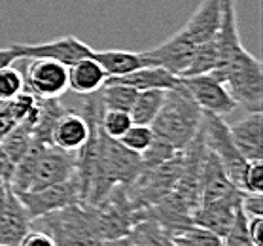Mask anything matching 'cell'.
I'll use <instances>...</instances> for the list:
<instances>
[{"instance_id": "cell-1", "label": "cell", "mask_w": 263, "mask_h": 246, "mask_svg": "<svg viewBox=\"0 0 263 246\" xmlns=\"http://www.w3.org/2000/svg\"><path fill=\"white\" fill-rule=\"evenodd\" d=\"M221 23V0H203L190 15L182 29L159 44L157 48L144 51L152 65L161 66L182 78L192 63L195 49L216 36Z\"/></svg>"}, {"instance_id": "cell-2", "label": "cell", "mask_w": 263, "mask_h": 246, "mask_svg": "<svg viewBox=\"0 0 263 246\" xmlns=\"http://www.w3.org/2000/svg\"><path fill=\"white\" fill-rule=\"evenodd\" d=\"M76 174V154L63 152L53 144L32 140L29 152L21 157L10 182L13 193L36 192L55 186Z\"/></svg>"}, {"instance_id": "cell-3", "label": "cell", "mask_w": 263, "mask_h": 246, "mask_svg": "<svg viewBox=\"0 0 263 246\" xmlns=\"http://www.w3.org/2000/svg\"><path fill=\"white\" fill-rule=\"evenodd\" d=\"M201 121L203 110L180 82V85L165 93L161 110L149 127L156 137H161L174 150L180 152L195 138L201 129Z\"/></svg>"}, {"instance_id": "cell-4", "label": "cell", "mask_w": 263, "mask_h": 246, "mask_svg": "<svg viewBox=\"0 0 263 246\" xmlns=\"http://www.w3.org/2000/svg\"><path fill=\"white\" fill-rule=\"evenodd\" d=\"M212 74L228 87L229 95L233 97V101L237 104H242L248 112H261V61L248 53L245 48H239L221 61V65Z\"/></svg>"}, {"instance_id": "cell-5", "label": "cell", "mask_w": 263, "mask_h": 246, "mask_svg": "<svg viewBox=\"0 0 263 246\" xmlns=\"http://www.w3.org/2000/svg\"><path fill=\"white\" fill-rule=\"evenodd\" d=\"M184 167V152H176V156L157 167L142 168L137 178L125 187L127 199L135 210H144L157 204L173 192Z\"/></svg>"}, {"instance_id": "cell-6", "label": "cell", "mask_w": 263, "mask_h": 246, "mask_svg": "<svg viewBox=\"0 0 263 246\" xmlns=\"http://www.w3.org/2000/svg\"><path fill=\"white\" fill-rule=\"evenodd\" d=\"M201 133H203V140L206 150H210L220 159L228 176L231 178V182L239 187L240 174H242V171L246 167V159L235 148L231 133H229V125L223 121L221 116L203 112Z\"/></svg>"}, {"instance_id": "cell-7", "label": "cell", "mask_w": 263, "mask_h": 246, "mask_svg": "<svg viewBox=\"0 0 263 246\" xmlns=\"http://www.w3.org/2000/svg\"><path fill=\"white\" fill-rule=\"evenodd\" d=\"M25 210L29 212L30 220L34 222L38 218L48 216L57 210H65L74 204H82V193H80V182L76 174L65 182H59L55 186L36 190V192L15 193Z\"/></svg>"}, {"instance_id": "cell-8", "label": "cell", "mask_w": 263, "mask_h": 246, "mask_svg": "<svg viewBox=\"0 0 263 246\" xmlns=\"http://www.w3.org/2000/svg\"><path fill=\"white\" fill-rule=\"evenodd\" d=\"M12 48L15 49L17 59H51L65 66H70L76 61L91 57V51H93L91 46L70 34L40 44H12Z\"/></svg>"}, {"instance_id": "cell-9", "label": "cell", "mask_w": 263, "mask_h": 246, "mask_svg": "<svg viewBox=\"0 0 263 246\" xmlns=\"http://www.w3.org/2000/svg\"><path fill=\"white\" fill-rule=\"evenodd\" d=\"M25 89L36 99H59L68 89V66L51 59H30Z\"/></svg>"}, {"instance_id": "cell-10", "label": "cell", "mask_w": 263, "mask_h": 246, "mask_svg": "<svg viewBox=\"0 0 263 246\" xmlns=\"http://www.w3.org/2000/svg\"><path fill=\"white\" fill-rule=\"evenodd\" d=\"M182 84L203 112L223 118L237 108V102L229 95L228 87L212 72L199 74V76H185V78H182Z\"/></svg>"}, {"instance_id": "cell-11", "label": "cell", "mask_w": 263, "mask_h": 246, "mask_svg": "<svg viewBox=\"0 0 263 246\" xmlns=\"http://www.w3.org/2000/svg\"><path fill=\"white\" fill-rule=\"evenodd\" d=\"M240 197H242V192L237 190L229 193L228 197L210 201V203H201L192 214V223L209 229L223 239L231 231L237 220V214L240 210Z\"/></svg>"}, {"instance_id": "cell-12", "label": "cell", "mask_w": 263, "mask_h": 246, "mask_svg": "<svg viewBox=\"0 0 263 246\" xmlns=\"http://www.w3.org/2000/svg\"><path fill=\"white\" fill-rule=\"evenodd\" d=\"M263 116L261 112H248L246 118L229 125L235 148L246 161H263Z\"/></svg>"}, {"instance_id": "cell-13", "label": "cell", "mask_w": 263, "mask_h": 246, "mask_svg": "<svg viewBox=\"0 0 263 246\" xmlns=\"http://www.w3.org/2000/svg\"><path fill=\"white\" fill-rule=\"evenodd\" d=\"M237 190L239 187L231 182L220 159L210 150L204 152L203 165H201V203H210V201L228 197L229 193Z\"/></svg>"}, {"instance_id": "cell-14", "label": "cell", "mask_w": 263, "mask_h": 246, "mask_svg": "<svg viewBox=\"0 0 263 246\" xmlns=\"http://www.w3.org/2000/svg\"><path fill=\"white\" fill-rule=\"evenodd\" d=\"M32 220L21 201L13 192L8 195L6 204L0 209V246H17L27 231H30Z\"/></svg>"}, {"instance_id": "cell-15", "label": "cell", "mask_w": 263, "mask_h": 246, "mask_svg": "<svg viewBox=\"0 0 263 246\" xmlns=\"http://www.w3.org/2000/svg\"><path fill=\"white\" fill-rule=\"evenodd\" d=\"M91 57L104 68L108 78H120L144 66H154L146 59L144 51H123V49H93Z\"/></svg>"}, {"instance_id": "cell-16", "label": "cell", "mask_w": 263, "mask_h": 246, "mask_svg": "<svg viewBox=\"0 0 263 246\" xmlns=\"http://www.w3.org/2000/svg\"><path fill=\"white\" fill-rule=\"evenodd\" d=\"M106 80L108 74L93 57L80 59L68 66V89L78 93L80 97L101 91Z\"/></svg>"}, {"instance_id": "cell-17", "label": "cell", "mask_w": 263, "mask_h": 246, "mask_svg": "<svg viewBox=\"0 0 263 246\" xmlns=\"http://www.w3.org/2000/svg\"><path fill=\"white\" fill-rule=\"evenodd\" d=\"M106 82H118V84L129 85L135 91H152V89H173L176 85H180L182 78L176 74L168 72L161 66H144L138 68L135 72L120 76V78H108Z\"/></svg>"}, {"instance_id": "cell-18", "label": "cell", "mask_w": 263, "mask_h": 246, "mask_svg": "<svg viewBox=\"0 0 263 246\" xmlns=\"http://www.w3.org/2000/svg\"><path fill=\"white\" fill-rule=\"evenodd\" d=\"M66 112L65 104L59 99H38L34 125H32V138L42 144H51V135L59 118Z\"/></svg>"}, {"instance_id": "cell-19", "label": "cell", "mask_w": 263, "mask_h": 246, "mask_svg": "<svg viewBox=\"0 0 263 246\" xmlns=\"http://www.w3.org/2000/svg\"><path fill=\"white\" fill-rule=\"evenodd\" d=\"M165 89H152V91H140L135 99V104L131 108V120L135 125H146L149 127L159 114V110L165 101Z\"/></svg>"}, {"instance_id": "cell-20", "label": "cell", "mask_w": 263, "mask_h": 246, "mask_svg": "<svg viewBox=\"0 0 263 246\" xmlns=\"http://www.w3.org/2000/svg\"><path fill=\"white\" fill-rule=\"evenodd\" d=\"M101 102L104 110H112V112H131L135 99H137L138 91H135L129 85L118 84V82H106L99 91Z\"/></svg>"}, {"instance_id": "cell-21", "label": "cell", "mask_w": 263, "mask_h": 246, "mask_svg": "<svg viewBox=\"0 0 263 246\" xmlns=\"http://www.w3.org/2000/svg\"><path fill=\"white\" fill-rule=\"evenodd\" d=\"M174 246H223V239L220 235L212 233L209 229L199 225H187L184 229H178L171 233Z\"/></svg>"}, {"instance_id": "cell-22", "label": "cell", "mask_w": 263, "mask_h": 246, "mask_svg": "<svg viewBox=\"0 0 263 246\" xmlns=\"http://www.w3.org/2000/svg\"><path fill=\"white\" fill-rule=\"evenodd\" d=\"M131 235L138 246H174L171 233L152 220H142L133 225Z\"/></svg>"}, {"instance_id": "cell-23", "label": "cell", "mask_w": 263, "mask_h": 246, "mask_svg": "<svg viewBox=\"0 0 263 246\" xmlns=\"http://www.w3.org/2000/svg\"><path fill=\"white\" fill-rule=\"evenodd\" d=\"M176 152H178V150H174V148L168 144L167 140H163L161 137H156V135H154V140H152V144H149L148 148H146V150L140 154L144 168L157 167V165H161V163L168 161L171 157L176 156Z\"/></svg>"}, {"instance_id": "cell-24", "label": "cell", "mask_w": 263, "mask_h": 246, "mask_svg": "<svg viewBox=\"0 0 263 246\" xmlns=\"http://www.w3.org/2000/svg\"><path fill=\"white\" fill-rule=\"evenodd\" d=\"M25 89V76L13 66L0 70V101H12Z\"/></svg>"}, {"instance_id": "cell-25", "label": "cell", "mask_w": 263, "mask_h": 246, "mask_svg": "<svg viewBox=\"0 0 263 246\" xmlns=\"http://www.w3.org/2000/svg\"><path fill=\"white\" fill-rule=\"evenodd\" d=\"M118 140L125 146L127 150L142 154V152L152 144V140H154V131H152V127L135 125V123H133V125L127 129L125 135H123L121 138H118Z\"/></svg>"}, {"instance_id": "cell-26", "label": "cell", "mask_w": 263, "mask_h": 246, "mask_svg": "<svg viewBox=\"0 0 263 246\" xmlns=\"http://www.w3.org/2000/svg\"><path fill=\"white\" fill-rule=\"evenodd\" d=\"M133 125L131 114L129 112H112V110H104L101 118V129L106 133L108 137L121 138L127 133V129Z\"/></svg>"}, {"instance_id": "cell-27", "label": "cell", "mask_w": 263, "mask_h": 246, "mask_svg": "<svg viewBox=\"0 0 263 246\" xmlns=\"http://www.w3.org/2000/svg\"><path fill=\"white\" fill-rule=\"evenodd\" d=\"M239 190L242 193H263V161H246Z\"/></svg>"}, {"instance_id": "cell-28", "label": "cell", "mask_w": 263, "mask_h": 246, "mask_svg": "<svg viewBox=\"0 0 263 246\" xmlns=\"http://www.w3.org/2000/svg\"><path fill=\"white\" fill-rule=\"evenodd\" d=\"M36 106H38V99L27 89L21 91L17 97H13L12 101H8V108H10V114L15 120V123L27 120L36 110Z\"/></svg>"}, {"instance_id": "cell-29", "label": "cell", "mask_w": 263, "mask_h": 246, "mask_svg": "<svg viewBox=\"0 0 263 246\" xmlns=\"http://www.w3.org/2000/svg\"><path fill=\"white\" fill-rule=\"evenodd\" d=\"M223 246H254L246 235V214L239 210L233 228L223 237Z\"/></svg>"}, {"instance_id": "cell-30", "label": "cell", "mask_w": 263, "mask_h": 246, "mask_svg": "<svg viewBox=\"0 0 263 246\" xmlns=\"http://www.w3.org/2000/svg\"><path fill=\"white\" fill-rule=\"evenodd\" d=\"M240 210L246 214V218L263 216V195L261 193H242Z\"/></svg>"}, {"instance_id": "cell-31", "label": "cell", "mask_w": 263, "mask_h": 246, "mask_svg": "<svg viewBox=\"0 0 263 246\" xmlns=\"http://www.w3.org/2000/svg\"><path fill=\"white\" fill-rule=\"evenodd\" d=\"M17 246H57V242L48 231H27Z\"/></svg>"}, {"instance_id": "cell-32", "label": "cell", "mask_w": 263, "mask_h": 246, "mask_svg": "<svg viewBox=\"0 0 263 246\" xmlns=\"http://www.w3.org/2000/svg\"><path fill=\"white\" fill-rule=\"evenodd\" d=\"M246 235L254 246H263V216L246 218Z\"/></svg>"}, {"instance_id": "cell-33", "label": "cell", "mask_w": 263, "mask_h": 246, "mask_svg": "<svg viewBox=\"0 0 263 246\" xmlns=\"http://www.w3.org/2000/svg\"><path fill=\"white\" fill-rule=\"evenodd\" d=\"M15 163L12 161V157L8 156L6 152L0 148V180L10 186V182L13 178V173H15Z\"/></svg>"}, {"instance_id": "cell-34", "label": "cell", "mask_w": 263, "mask_h": 246, "mask_svg": "<svg viewBox=\"0 0 263 246\" xmlns=\"http://www.w3.org/2000/svg\"><path fill=\"white\" fill-rule=\"evenodd\" d=\"M15 125H17V123H15V120H13L12 114H10L8 102L0 101V140L6 137Z\"/></svg>"}, {"instance_id": "cell-35", "label": "cell", "mask_w": 263, "mask_h": 246, "mask_svg": "<svg viewBox=\"0 0 263 246\" xmlns=\"http://www.w3.org/2000/svg\"><path fill=\"white\" fill-rule=\"evenodd\" d=\"M13 61H19V59H17L15 49H13L12 46H8V48H0V70H2V68H6V66H12Z\"/></svg>"}, {"instance_id": "cell-36", "label": "cell", "mask_w": 263, "mask_h": 246, "mask_svg": "<svg viewBox=\"0 0 263 246\" xmlns=\"http://www.w3.org/2000/svg\"><path fill=\"white\" fill-rule=\"evenodd\" d=\"M2 184H4V182H2V180H0V186H2Z\"/></svg>"}, {"instance_id": "cell-37", "label": "cell", "mask_w": 263, "mask_h": 246, "mask_svg": "<svg viewBox=\"0 0 263 246\" xmlns=\"http://www.w3.org/2000/svg\"><path fill=\"white\" fill-rule=\"evenodd\" d=\"M0 17H2V13H0Z\"/></svg>"}]
</instances>
